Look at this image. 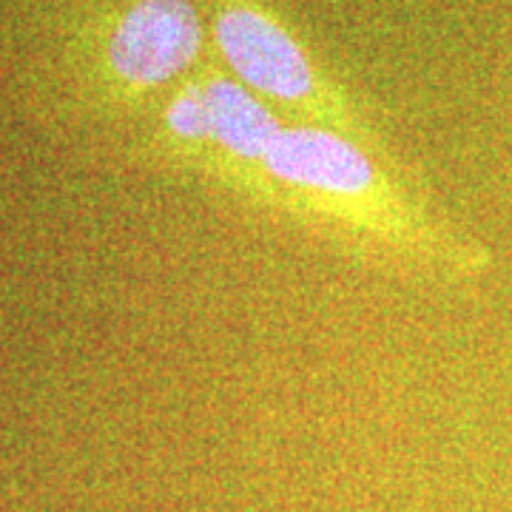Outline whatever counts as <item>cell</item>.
Instances as JSON below:
<instances>
[{
  "label": "cell",
  "instance_id": "6da1fadb",
  "mask_svg": "<svg viewBox=\"0 0 512 512\" xmlns=\"http://www.w3.org/2000/svg\"><path fill=\"white\" fill-rule=\"evenodd\" d=\"M268 174L279 214L319 228L348 251L416 276L476 268L478 251L433 220L379 151L342 131L288 123L271 148Z\"/></svg>",
  "mask_w": 512,
  "mask_h": 512
},
{
  "label": "cell",
  "instance_id": "7a4b0ae2",
  "mask_svg": "<svg viewBox=\"0 0 512 512\" xmlns=\"http://www.w3.org/2000/svg\"><path fill=\"white\" fill-rule=\"evenodd\" d=\"M208 37L222 66L248 92L293 123L342 131L379 151L365 114L319 69L308 46L265 0H211Z\"/></svg>",
  "mask_w": 512,
  "mask_h": 512
},
{
  "label": "cell",
  "instance_id": "3957f363",
  "mask_svg": "<svg viewBox=\"0 0 512 512\" xmlns=\"http://www.w3.org/2000/svg\"><path fill=\"white\" fill-rule=\"evenodd\" d=\"M205 43L194 0H131L106 37V66L123 92H160L191 77Z\"/></svg>",
  "mask_w": 512,
  "mask_h": 512
},
{
  "label": "cell",
  "instance_id": "277c9868",
  "mask_svg": "<svg viewBox=\"0 0 512 512\" xmlns=\"http://www.w3.org/2000/svg\"><path fill=\"white\" fill-rule=\"evenodd\" d=\"M211 117V163L205 180L231 191L254 208L279 214V197L268 174V160L285 117L259 100L231 74L202 72Z\"/></svg>",
  "mask_w": 512,
  "mask_h": 512
},
{
  "label": "cell",
  "instance_id": "5b68a950",
  "mask_svg": "<svg viewBox=\"0 0 512 512\" xmlns=\"http://www.w3.org/2000/svg\"><path fill=\"white\" fill-rule=\"evenodd\" d=\"M160 146L165 160L205 180L211 163V117L202 72L174 86L160 114Z\"/></svg>",
  "mask_w": 512,
  "mask_h": 512
}]
</instances>
